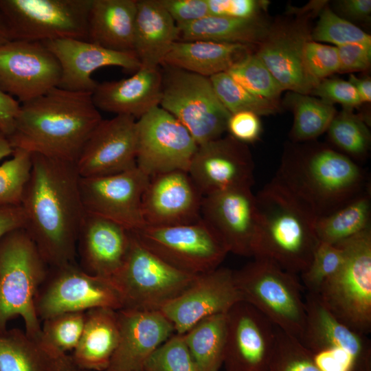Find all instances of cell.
<instances>
[{
	"instance_id": "obj_28",
	"label": "cell",
	"mask_w": 371,
	"mask_h": 371,
	"mask_svg": "<svg viewBox=\"0 0 371 371\" xmlns=\"http://www.w3.org/2000/svg\"><path fill=\"white\" fill-rule=\"evenodd\" d=\"M179 40L178 26L160 0H137L133 52L140 67L159 68Z\"/></svg>"
},
{
	"instance_id": "obj_40",
	"label": "cell",
	"mask_w": 371,
	"mask_h": 371,
	"mask_svg": "<svg viewBox=\"0 0 371 371\" xmlns=\"http://www.w3.org/2000/svg\"><path fill=\"white\" fill-rule=\"evenodd\" d=\"M12 157L0 165V207L19 206L32 170V154L14 149Z\"/></svg>"
},
{
	"instance_id": "obj_29",
	"label": "cell",
	"mask_w": 371,
	"mask_h": 371,
	"mask_svg": "<svg viewBox=\"0 0 371 371\" xmlns=\"http://www.w3.org/2000/svg\"><path fill=\"white\" fill-rule=\"evenodd\" d=\"M71 355L59 353L42 339L17 328L0 333V371H70Z\"/></svg>"
},
{
	"instance_id": "obj_34",
	"label": "cell",
	"mask_w": 371,
	"mask_h": 371,
	"mask_svg": "<svg viewBox=\"0 0 371 371\" xmlns=\"http://www.w3.org/2000/svg\"><path fill=\"white\" fill-rule=\"evenodd\" d=\"M226 313L206 317L182 334L199 371H219L223 364Z\"/></svg>"
},
{
	"instance_id": "obj_36",
	"label": "cell",
	"mask_w": 371,
	"mask_h": 371,
	"mask_svg": "<svg viewBox=\"0 0 371 371\" xmlns=\"http://www.w3.org/2000/svg\"><path fill=\"white\" fill-rule=\"evenodd\" d=\"M291 96L294 111L291 133L295 140H310L327 131L336 115L333 104L305 94L295 93Z\"/></svg>"
},
{
	"instance_id": "obj_6",
	"label": "cell",
	"mask_w": 371,
	"mask_h": 371,
	"mask_svg": "<svg viewBox=\"0 0 371 371\" xmlns=\"http://www.w3.org/2000/svg\"><path fill=\"white\" fill-rule=\"evenodd\" d=\"M234 281L243 301L268 318L276 327L300 339L306 323L304 290L295 274L264 258L234 271Z\"/></svg>"
},
{
	"instance_id": "obj_11",
	"label": "cell",
	"mask_w": 371,
	"mask_h": 371,
	"mask_svg": "<svg viewBox=\"0 0 371 371\" xmlns=\"http://www.w3.org/2000/svg\"><path fill=\"white\" fill-rule=\"evenodd\" d=\"M132 232L166 263L192 276L217 269L229 253L221 237L202 218L186 225H145Z\"/></svg>"
},
{
	"instance_id": "obj_22",
	"label": "cell",
	"mask_w": 371,
	"mask_h": 371,
	"mask_svg": "<svg viewBox=\"0 0 371 371\" xmlns=\"http://www.w3.org/2000/svg\"><path fill=\"white\" fill-rule=\"evenodd\" d=\"M203 197L188 172L175 170L151 177L142 199L145 225L195 223L201 218Z\"/></svg>"
},
{
	"instance_id": "obj_23",
	"label": "cell",
	"mask_w": 371,
	"mask_h": 371,
	"mask_svg": "<svg viewBox=\"0 0 371 371\" xmlns=\"http://www.w3.org/2000/svg\"><path fill=\"white\" fill-rule=\"evenodd\" d=\"M60 67L58 87L71 91L92 93L98 83L91 76L97 69L115 66L136 71L140 63L132 52H119L88 41L62 38L43 42Z\"/></svg>"
},
{
	"instance_id": "obj_35",
	"label": "cell",
	"mask_w": 371,
	"mask_h": 371,
	"mask_svg": "<svg viewBox=\"0 0 371 371\" xmlns=\"http://www.w3.org/2000/svg\"><path fill=\"white\" fill-rule=\"evenodd\" d=\"M370 190L335 212L315 221L319 242L337 245L371 228Z\"/></svg>"
},
{
	"instance_id": "obj_3",
	"label": "cell",
	"mask_w": 371,
	"mask_h": 371,
	"mask_svg": "<svg viewBox=\"0 0 371 371\" xmlns=\"http://www.w3.org/2000/svg\"><path fill=\"white\" fill-rule=\"evenodd\" d=\"M274 179L315 218L370 189L363 170L353 159L328 148L285 156Z\"/></svg>"
},
{
	"instance_id": "obj_4",
	"label": "cell",
	"mask_w": 371,
	"mask_h": 371,
	"mask_svg": "<svg viewBox=\"0 0 371 371\" xmlns=\"http://www.w3.org/2000/svg\"><path fill=\"white\" fill-rule=\"evenodd\" d=\"M255 196L259 225L253 258L269 259L300 274L319 243L316 218L274 178Z\"/></svg>"
},
{
	"instance_id": "obj_43",
	"label": "cell",
	"mask_w": 371,
	"mask_h": 371,
	"mask_svg": "<svg viewBox=\"0 0 371 371\" xmlns=\"http://www.w3.org/2000/svg\"><path fill=\"white\" fill-rule=\"evenodd\" d=\"M344 260V249L339 245L319 242L308 267L300 273L307 293L319 294L322 286L340 268Z\"/></svg>"
},
{
	"instance_id": "obj_17",
	"label": "cell",
	"mask_w": 371,
	"mask_h": 371,
	"mask_svg": "<svg viewBox=\"0 0 371 371\" xmlns=\"http://www.w3.org/2000/svg\"><path fill=\"white\" fill-rule=\"evenodd\" d=\"M226 316L225 371H269L276 326L243 300L235 304Z\"/></svg>"
},
{
	"instance_id": "obj_46",
	"label": "cell",
	"mask_w": 371,
	"mask_h": 371,
	"mask_svg": "<svg viewBox=\"0 0 371 371\" xmlns=\"http://www.w3.org/2000/svg\"><path fill=\"white\" fill-rule=\"evenodd\" d=\"M304 62L308 74L317 82L339 71L337 47L308 40L304 47Z\"/></svg>"
},
{
	"instance_id": "obj_45",
	"label": "cell",
	"mask_w": 371,
	"mask_h": 371,
	"mask_svg": "<svg viewBox=\"0 0 371 371\" xmlns=\"http://www.w3.org/2000/svg\"><path fill=\"white\" fill-rule=\"evenodd\" d=\"M142 371H199L183 339L175 333L146 361Z\"/></svg>"
},
{
	"instance_id": "obj_47",
	"label": "cell",
	"mask_w": 371,
	"mask_h": 371,
	"mask_svg": "<svg viewBox=\"0 0 371 371\" xmlns=\"http://www.w3.org/2000/svg\"><path fill=\"white\" fill-rule=\"evenodd\" d=\"M311 93L326 103H339L344 109L352 110L361 103L355 87L348 81L341 79H324Z\"/></svg>"
},
{
	"instance_id": "obj_16",
	"label": "cell",
	"mask_w": 371,
	"mask_h": 371,
	"mask_svg": "<svg viewBox=\"0 0 371 371\" xmlns=\"http://www.w3.org/2000/svg\"><path fill=\"white\" fill-rule=\"evenodd\" d=\"M150 177L137 166L115 175L80 179L85 211L117 223L130 232L145 226L142 199Z\"/></svg>"
},
{
	"instance_id": "obj_25",
	"label": "cell",
	"mask_w": 371,
	"mask_h": 371,
	"mask_svg": "<svg viewBox=\"0 0 371 371\" xmlns=\"http://www.w3.org/2000/svg\"><path fill=\"white\" fill-rule=\"evenodd\" d=\"M131 237L121 225L86 213L77 240L80 267L89 274L111 278L126 258Z\"/></svg>"
},
{
	"instance_id": "obj_52",
	"label": "cell",
	"mask_w": 371,
	"mask_h": 371,
	"mask_svg": "<svg viewBox=\"0 0 371 371\" xmlns=\"http://www.w3.org/2000/svg\"><path fill=\"white\" fill-rule=\"evenodd\" d=\"M20 106L16 99L0 89V133L7 137L13 131Z\"/></svg>"
},
{
	"instance_id": "obj_8",
	"label": "cell",
	"mask_w": 371,
	"mask_h": 371,
	"mask_svg": "<svg viewBox=\"0 0 371 371\" xmlns=\"http://www.w3.org/2000/svg\"><path fill=\"white\" fill-rule=\"evenodd\" d=\"M126 258L111 280L119 292L123 308L161 311L194 280L144 246L131 232Z\"/></svg>"
},
{
	"instance_id": "obj_13",
	"label": "cell",
	"mask_w": 371,
	"mask_h": 371,
	"mask_svg": "<svg viewBox=\"0 0 371 371\" xmlns=\"http://www.w3.org/2000/svg\"><path fill=\"white\" fill-rule=\"evenodd\" d=\"M91 0H0L13 40L87 41Z\"/></svg>"
},
{
	"instance_id": "obj_37",
	"label": "cell",
	"mask_w": 371,
	"mask_h": 371,
	"mask_svg": "<svg viewBox=\"0 0 371 371\" xmlns=\"http://www.w3.org/2000/svg\"><path fill=\"white\" fill-rule=\"evenodd\" d=\"M210 80L217 97L230 114L250 111L258 115H266L275 113L278 109L276 101L250 93L227 72L215 74Z\"/></svg>"
},
{
	"instance_id": "obj_5",
	"label": "cell",
	"mask_w": 371,
	"mask_h": 371,
	"mask_svg": "<svg viewBox=\"0 0 371 371\" xmlns=\"http://www.w3.org/2000/svg\"><path fill=\"white\" fill-rule=\"evenodd\" d=\"M49 267L24 227L0 239V333L7 329L8 322L20 316L27 333L41 334L34 300Z\"/></svg>"
},
{
	"instance_id": "obj_42",
	"label": "cell",
	"mask_w": 371,
	"mask_h": 371,
	"mask_svg": "<svg viewBox=\"0 0 371 371\" xmlns=\"http://www.w3.org/2000/svg\"><path fill=\"white\" fill-rule=\"evenodd\" d=\"M269 371H322L312 354L296 337L276 327Z\"/></svg>"
},
{
	"instance_id": "obj_31",
	"label": "cell",
	"mask_w": 371,
	"mask_h": 371,
	"mask_svg": "<svg viewBox=\"0 0 371 371\" xmlns=\"http://www.w3.org/2000/svg\"><path fill=\"white\" fill-rule=\"evenodd\" d=\"M119 341L117 311L96 308L85 312L83 330L71 357L78 369L106 371Z\"/></svg>"
},
{
	"instance_id": "obj_24",
	"label": "cell",
	"mask_w": 371,
	"mask_h": 371,
	"mask_svg": "<svg viewBox=\"0 0 371 371\" xmlns=\"http://www.w3.org/2000/svg\"><path fill=\"white\" fill-rule=\"evenodd\" d=\"M119 341L106 371H142L154 352L173 334L172 322L161 311H117Z\"/></svg>"
},
{
	"instance_id": "obj_48",
	"label": "cell",
	"mask_w": 371,
	"mask_h": 371,
	"mask_svg": "<svg viewBox=\"0 0 371 371\" xmlns=\"http://www.w3.org/2000/svg\"><path fill=\"white\" fill-rule=\"evenodd\" d=\"M210 16L249 19L258 16L269 1L256 0H207Z\"/></svg>"
},
{
	"instance_id": "obj_54",
	"label": "cell",
	"mask_w": 371,
	"mask_h": 371,
	"mask_svg": "<svg viewBox=\"0 0 371 371\" xmlns=\"http://www.w3.org/2000/svg\"><path fill=\"white\" fill-rule=\"evenodd\" d=\"M339 8L347 16L357 19H368L371 13L370 0H344L339 2Z\"/></svg>"
},
{
	"instance_id": "obj_55",
	"label": "cell",
	"mask_w": 371,
	"mask_h": 371,
	"mask_svg": "<svg viewBox=\"0 0 371 371\" xmlns=\"http://www.w3.org/2000/svg\"><path fill=\"white\" fill-rule=\"evenodd\" d=\"M356 89L361 102L371 100V80L370 78H358L350 74L348 80Z\"/></svg>"
},
{
	"instance_id": "obj_27",
	"label": "cell",
	"mask_w": 371,
	"mask_h": 371,
	"mask_svg": "<svg viewBox=\"0 0 371 371\" xmlns=\"http://www.w3.org/2000/svg\"><path fill=\"white\" fill-rule=\"evenodd\" d=\"M308 40L301 30H271L255 53L284 90L307 95L319 83L304 65V47Z\"/></svg>"
},
{
	"instance_id": "obj_30",
	"label": "cell",
	"mask_w": 371,
	"mask_h": 371,
	"mask_svg": "<svg viewBox=\"0 0 371 371\" xmlns=\"http://www.w3.org/2000/svg\"><path fill=\"white\" fill-rule=\"evenodd\" d=\"M251 45L207 41H177L163 59L162 66L210 78L226 72L251 52Z\"/></svg>"
},
{
	"instance_id": "obj_12",
	"label": "cell",
	"mask_w": 371,
	"mask_h": 371,
	"mask_svg": "<svg viewBox=\"0 0 371 371\" xmlns=\"http://www.w3.org/2000/svg\"><path fill=\"white\" fill-rule=\"evenodd\" d=\"M40 321L67 312L96 308H123L120 295L110 278L88 273L76 261L49 267L34 300Z\"/></svg>"
},
{
	"instance_id": "obj_49",
	"label": "cell",
	"mask_w": 371,
	"mask_h": 371,
	"mask_svg": "<svg viewBox=\"0 0 371 371\" xmlns=\"http://www.w3.org/2000/svg\"><path fill=\"white\" fill-rule=\"evenodd\" d=\"M177 26L210 16L207 0H160Z\"/></svg>"
},
{
	"instance_id": "obj_15",
	"label": "cell",
	"mask_w": 371,
	"mask_h": 371,
	"mask_svg": "<svg viewBox=\"0 0 371 371\" xmlns=\"http://www.w3.org/2000/svg\"><path fill=\"white\" fill-rule=\"evenodd\" d=\"M60 74L43 42L12 40L0 45V89L21 103L58 87Z\"/></svg>"
},
{
	"instance_id": "obj_56",
	"label": "cell",
	"mask_w": 371,
	"mask_h": 371,
	"mask_svg": "<svg viewBox=\"0 0 371 371\" xmlns=\"http://www.w3.org/2000/svg\"><path fill=\"white\" fill-rule=\"evenodd\" d=\"M12 40L13 38L8 24L3 14L0 10V45H2Z\"/></svg>"
},
{
	"instance_id": "obj_39",
	"label": "cell",
	"mask_w": 371,
	"mask_h": 371,
	"mask_svg": "<svg viewBox=\"0 0 371 371\" xmlns=\"http://www.w3.org/2000/svg\"><path fill=\"white\" fill-rule=\"evenodd\" d=\"M250 93L276 101L284 91L256 54L250 53L226 71Z\"/></svg>"
},
{
	"instance_id": "obj_20",
	"label": "cell",
	"mask_w": 371,
	"mask_h": 371,
	"mask_svg": "<svg viewBox=\"0 0 371 371\" xmlns=\"http://www.w3.org/2000/svg\"><path fill=\"white\" fill-rule=\"evenodd\" d=\"M241 300L234 271L219 267L196 276L188 287L161 311L172 322L175 333L182 335L206 317L226 313Z\"/></svg>"
},
{
	"instance_id": "obj_2",
	"label": "cell",
	"mask_w": 371,
	"mask_h": 371,
	"mask_svg": "<svg viewBox=\"0 0 371 371\" xmlns=\"http://www.w3.org/2000/svg\"><path fill=\"white\" fill-rule=\"evenodd\" d=\"M102 120L92 93L55 87L21 103L8 138L13 149L75 162Z\"/></svg>"
},
{
	"instance_id": "obj_7",
	"label": "cell",
	"mask_w": 371,
	"mask_h": 371,
	"mask_svg": "<svg viewBox=\"0 0 371 371\" xmlns=\"http://www.w3.org/2000/svg\"><path fill=\"white\" fill-rule=\"evenodd\" d=\"M337 245L344 249V260L318 295L339 321L368 335L371 331V228Z\"/></svg>"
},
{
	"instance_id": "obj_26",
	"label": "cell",
	"mask_w": 371,
	"mask_h": 371,
	"mask_svg": "<svg viewBox=\"0 0 371 371\" xmlns=\"http://www.w3.org/2000/svg\"><path fill=\"white\" fill-rule=\"evenodd\" d=\"M162 93V73L139 67L128 78L98 83L92 100L99 111L138 120L159 106Z\"/></svg>"
},
{
	"instance_id": "obj_33",
	"label": "cell",
	"mask_w": 371,
	"mask_h": 371,
	"mask_svg": "<svg viewBox=\"0 0 371 371\" xmlns=\"http://www.w3.org/2000/svg\"><path fill=\"white\" fill-rule=\"evenodd\" d=\"M178 28L179 41H207L251 46L262 43L271 30L258 16L234 19L208 16Z\"/></svg>"
},
{
	"instance_id": "obj_53",
	"label": "cell",
	"mask_w": 371,
	"mask_h": 371,
	"mask_svg": "<svg viewBox=\"0 0 371 371\" xmlns=\"http://www.w3.org/2000/svg\"><path fill=\"white\" fill-rule=\"evenodd\" d=\"M24 226L25 216L21 205L0 207V239L8 232Z\"/></svg>"
},
{
	"instance_id": "obj_38",
	"label": "cell",
	"mask_w": 371,
	"mask_h": 371,
	"mask_svg": "<svg viewBox=\"0 0 371 371\" xmlns=\"http://www.w3.org/2000/svg\"><path fill=\"white\" fill-rule=\"evenodd\" d=\"M332 142L352 159L363 158L368 151L370 133L361 117L352 110L336 114L327 129Z\"/></svg>"
},
{
	"instance_id": "obj_50",
	"label": "cell",
	"mask_w": 371,
	"mask_h": 371,
	"mask_svg": "<svg viewBox=\"0 0 371 371\" xmlns=\"http://www.w3.org/2000/svg\"><path fill=\"white\" fill-rule=\"evenodd\" d=\"M261 130L258 115L250 111L231 114L227 124V131L229 135L244 144L258 140Z\"/></svg>"
},
{
	"instance_id": "obj_1",
	"label": "cell",
	"mask_w": 371,
	"mask_h": 371,
	"mask_svg": "<svg viewBox=\"0 0 371 371\" xmlns=\"http://www.w3.org/2000/svg\"><path fill=\"white\" fill-rule=\"evenodd\" d=\"M21 206L24 229L49 267L75 262L86 214L75 162L32 154Z\"/></svg>"
},
{
	"instance_id": "obj_32",
	"label": "cell",
	"mask_w": 371,
	"mask_h": 371,
	"mask_svg": "<svg viewBox=\"0 0 371 371\" xmlns=\"http://www.w3.org/2000/svg\"><path fill=\"white\" fill-rule=\"evenodd\" d=\"M137 0H91L87 41L103 47L133 52Z\"/></svg>"
},
{
	"instance_id": "obj_41",
	"label": "cell",
	"mask_w": 371,
	"mask_h": 371,
	"mask_svg": "<svg viewBox=\"0 0 371 371\" xmlns=\"http://www.w3.org/2000/svg\"><path fill=\"white\" fill-rule=\"evenodd\" d=\"M85 312H67L43 320L41 337L44 342L59 353L72 352L83 330Z\"/></svg>"
},
{
	"instance_id": "obj_14",
	"label": "cell",
	"mask_w": 371,
	"mask_h": 371,
	"mask_svg": "<svg viewBox=\"0 0 371 371\" xmlns=\"http://www.w3.org/2000/svg\"><path fill=\"white\" fill-rule=\"evenodd\" d=\"M137 167L149 177L188 172L198 144L173 115L157 106L137 120Z\"/></svg>"
},
{
	"instance_id": "obj_9",
	"label": "cell",
	"mask_w": 371,
	"mask_h": 371,
	"mask_svg": "<svg viewBox=\"0 0 371 371\" xmlns=\"http://www.w3.org/2000/svg\"><path fill=\"white\" fill-rule=\"evenodd\" d=\"M163 67L159 106L186 128L198 146L222 137L231 114L217 97L210 78Z\"/></svg>"
},
{
	"instance_id": "obj_18",
	"label": "cell",
	"mask_w": 371,
	"mask_h": 371,
	"mask_svg": "<svg viewBox=\"0 0 371 371\" xmlns=\"http://www.w3.org/2000/svg\"><path fill=\"white\" fill-rule=\"evenodd\" d=\"M188 173L203 196L251 188L254 183V164L247 146L229 135L198 146Z\"/></svg>"
},
{
	"instance_id": "obj_58",
	"label": "cell",
	"mask_w": 371,
	"mask_h": 371,
	"mask_svg": "<svg viewBox=\"0 0 371 371\" xmlns=\"http://www.w3.org/2000/svg\"><path fill=\"white\" fill-rule=\"evenodd\" d=\"M70 371H90V370H82V369H78V368H75V369H73Z\"/></svg>"
},
{
	"instance_id": "obj_57",
	"label": "cell",
	"mask_w": 371,
	"mask_h": 371,
	"mask_svg": "<svg viewBox=\"0 0 371 371\" xmlns=\"http://www.w3.org/2000/svg\"><path fill=\"white\" fill-rule=\"evenodd\" d=\"M13 150L8 138L0 133V160L11 155Z\"/></svg>"
},
{
	"instance_id": "obj_44",
	"label": "cell",
	"mask_w": 371,
	"mask_h": 371,
	"mask_svg": "<svg viewBox=\"0 0 371 371\" xmlns=\"http://www.w3.org/2000/svg\"><path fill=\"white\" fill-rule=\"evenodd\" d=\"M311 38L315 42H328L337 47L353 43L371 42L369 34L329 8L322 11Z\"/></svg>"
},
{
	"instance_id": "obj_21",
	"label": "cell",
	"mask_w": 371,
	"mask_h": 371,
	"mask_svg": "<svg viewBox=\"0 0 371 371\" xmlns=\"http://www.w3.org/2000/svg\"><path fill=\"white\" fill-rule=\"evenodd\" d=\"M201 216L221 237L229 252L253 257L258 212L251 188H236L203 197Z\"/></svg>"
},
{
	"instance_id": "obj_51",
	"label": "cell",
	"mask_w": 371,
	"mask_h": 371,
	"mask_svg": "<svg viewBox=\"0 0 371 371\" xmlns=\"http://www.w3.org/2000/svg\"><path fill=\"white\" fill-rule=\"evenodd\" d=\"M339 71H362L368 68L371 60V42L353 43L337 47Z\"/></svg>"
},
{
	"instance_id": "obj_19",
	"label": "cell",
	"mask_w": 371,
	"mask_h": 371,
	"mask_svg": "<svg viewBox=\"0 0 371 371\" xmlns=\"http://www.w3.org/2000/svg\"><path fill=\"white\" fill-rule=\"evenodd\" d=\"M136 121L128 115L102 119L87 138L75 161L79 176H107L136 167Z\"/></svg>"
},
{
	"instance_id": "obj_10",
	"label": "cell",
	"mask_w": 371,
	"mask_h": 371,
	"mask_svg": "<svg viewBox=\"0 0 371 371\" xmlns=\"http://www.w3.org/2000/svg\"><path fill=\"white\" fill-rule=\"evenodd\" d=\"M306 323L300 341L322 371H371V344L366 335L339 321L317 294L304 297Z\"/></svg>"
}]
</instances>
